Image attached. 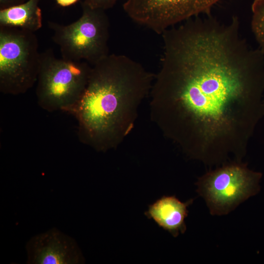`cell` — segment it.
I'll return each instance as SVG.
<instances>
[{
	"label": "cell",
	"instance_id": "cell-4",
	"mask_svg": "<svg viewBox=\"0 0 264 264\" xmlns=\"http://www.w3.org/2000/svg\"><path fill=\"white\" fill-rule=\"evenodd\" d=\"M82 13L67 25L48 22L52 39L59 47L62 58L84 61L93 66L109 54L110 22L105 10L81 3Z\"/></svg>",
	"mask_w": 264,
	"mask_h": 264
},
{
	"label": "cell",
	"instance_id": "cell-1",
	"mask_svg": "<svg viewBox=\"0 0 264 264\" xmlns=\"http://www.w3.org/2000/svg\"><path fill=\"white\" fill-rule=\"evenodd\" d=\"M166 30L149 95L151 120L189 158L242 161L264 115V53L211 14Z\"/></svg>",
	"mask_w": 264,
	"mask_h": 264
},
{
	"label": "cell",
	"instance_id": "cell-14",
	"mask_svg": "<svg viewBox=\"0 0 264 264\" xmlns=\"http://www.w3.org/2000/svg\"><path fill=\"white\" fill-rule=\"evenodd\" d=\"M79 0H55L58 5L62 7H66L70 6Z\"/></svg>",
	"mask_w": 264,
	"mask_h": 264
},
{
	"label": "cell",
	"instance_id": "cell-8",
	"mask_svg": "<svg viewBox=\"0 0 264 264\" xmlns=\"http://www.w3.org/2000/svg\"><path fill=\"white\" fill-rule=\"evenodd\" d=\"M28 264H82L76 241L56 228L34 235L25 244Z\"/></svg>",
	"mask_w": 264,
	"mask_h": 264
},
{
	"label": "cell",
	"instance_id": "cell-9",
	"mask_svg": "<svg viewBox=\"0 0 264 264\" xmlns=\"http://www.w3.org/2000/svg\"><path fill=\"white\" fill-rule=\"evenodd\" d=\"M193 202V199L183 202L175 196H163L150 204L144 214L176 237L186 230L185 220L188 215V207Z\"/></svg>",
	"mask_w": 264,
	"mask_h": 264
},
{
	"label": "cell",
	"instance_id": "cell-5",
	"mask_svg": "<svg viewBox=\"0 0 264 264\" xmlns=\"http://www.w3.org/2000/svg\"><path fill=\"white\" fill-rule=\"evenodd\" d=\"M262 176L242 161H228L199 177L196 183L197 192L212 215H226L259 192Z\"/></svg>",
	"mask_w": 264,
	"mask_h": 264
},
{
	"label": "cell",
	"instance_id": "cell-11",
	"mask_svg": "<svg viewBox=\"0 0 264 264\" xmlns=\"http://www.w3.org/2000/svg\"><path fill=\"white\" fill-rule=\"evenodd\" d=\"M251 29L259 48L264 53V0H254L251 6Z\"/></svg>",
	"mask_w": 264,
	"mask_h": 264
},
{
	"label": "cell",
	"instance_id": "cell-3",
	"mask_svg": "<svg viewBox=\"0 0 264 264\" xmlns=\"http://www.w3.org/2000/svg\"><path fill=\"white\" fill-rule=\"evenodd\" d=\"M91 68L84 61L57 58L50 48L41 53L36 89L39 106L48 112L70 114L86 88Z\"/></svg>",
	"mask_w": 264,
	"mask_h": 264
},
{
	"label": "cell",
	"instance_id": "cell-6",
	"mask_svg": "<svg viewBox=\"0 0 264 264\" xmlns=\"http://www.w3.org/2000/svg\"><path fill=\"white\" fill-rule=\"evenodd\" d=\"M35 32L0 26V91L17 95L36 83L40 63Z\"/></svg>",
	"mask_w": 264,
	"mask_h": 264
},
{
	"label": "cell",
	"instance_id": "cell-13",
	"mask_svg": "<svg viewBox=\"0 0 264 264\" xmlns=\"http://www.w3.org/2000/svg\"><path fill=\"white\" fill-rule=\"evenodd\" d=\"M27 0H0V10L22 3Z\"/></svg>",
	"mask_w": 264,
	"mask_h": 264
},
{
	"label": "cell",
	"instance_id": "cell-7",
	"mask_svg": "<svg viewBox=\"0 0 264 264\" xmlns=\"http://www.w3.org/2000/svg\"><path fill=\"white\" fill-rule=\"evenodd\" d=\"M221 0H126L123 10L134 22L161 35L190 18L210 13Z\"/></svg>",
	"mask_w": 264,
	"mask_h": 264
},
{
	"label": "cell",
	"instance_id": "cell-10",
	"mask_svg": "<svg viewBox=\"0 0 264 264\" xmlns=\"http://www.w3.org/2000/svg\"><path fill=\"white\" fill-rule=\"evenodd\" d=\"M41 0H27L19 5L0 10V26L35 32L42 28Z\"/></svg>",
	"mask_w": 264,
	"mask_h": 264
},
{
	"label": "cell",
	"instance_id": "cell-12",
	"mask_svg": "<svg viewBox=\"0 0 264 264\" xmlns=\"http://www.w3.org/2000/svg\"><path fill=\"white\" fill-rule=\"evenodd\" d=\"M118 0H83V3L91 8L106 10L112 8Z\"/></svg>",
	"mask_w": 264,
	"mask_h": 264
},
{
	"label": "cell",
	"instance_id": "cell-2",
	"mask_svg": "<svg viewBox=\"0 0 264 264\" xmlns=\"http://www.w3.org/2000/svg\"><path fill=\"white\" fill-rule=\"evenodd\" d=\"M154 77L123 54H109L92 66L86 88L70 113L77 121L80 141L100 152L118 147L132 132Z\"/></svg>",
	"mask_w": 264,
	"mask_h": 264
}]
</instances>
